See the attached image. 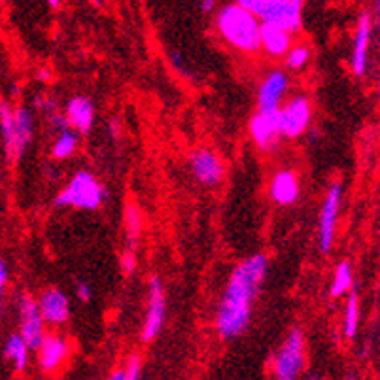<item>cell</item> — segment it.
I'll return each mask as SVG.
<instances>
[{
    "instance_id": "4dcf8cb0",
    "label": "cell",
    "mask_w": 380,
    "mask_h": 380,
    "mask_svg": "<svg viewBox=\"0 0 380 380\" xmlns=\"http://www.w3.org/2000/svg\"><path fill=\"white\" fill-rule=\"evenodd\" d=\"M8 278H10L8 265H6L4 259H0V299H2V295H4L6 286H8Z\"/></svg>"
},
{
    "instance_id": "e0dca14e",
    "label": "cell",
    "mask_w": 380,
    "mask_h": 380,
    "mask_svg": "<svg viewBox=\"0 0 380 380\" xmlns=\"http://www.w3.org/2000/svg\"><path fill=\"white\" fill-rule=\"evenodd\" d=\"M292 48V34L269 21L259 23V49L270 57H284Z\"/></svg>"
},
{
    "instance_id": "9c48e42d",
    "label": "cell",
    "mask_w": 380,
    "mask_h": 380,
    "mask_svg": "<svg viewBox=\"0 0 380 380\" xmlns=\"http://www.w3.org/2000/svg\"><path fill=\"white\" fill-rule=\"evenodd\" d=\"M44 325L46 322L40 314L38 303L34 301L31 295H23L19 299V335L23 337V341L31 350L38 349L40 342L44 339L46 335Z\"/></svg>"
},
{
    "instance_id": "83f0119b",
    "label": "cell",
    "mask_w": 380,
    "mask_h": 380,
    "mask_svg": "<svg viewBox=\"0 0 380 380\" xmlns=\"http://www.w3.org/2000/svg\"><path fill=\"white\" fill-rule=\"evenodd\" d=\"M140 357L136 356H131L129 357V362H127V367H125V377L123 380H138L140 379Z\"/></svg>"
},
{
    "instance_id": "4316f807",
    "label": "cell",
    "mask_w": 380,
    "mask_h": 380,
    "mask_svg": "<svg viewBox=\"0 0 380 380\" xmlns=\"http://www.w3.org/2000/svg\"><path fill=\"white\" fill-rule=\"evenodd\" d=\"M235 2H237L240 8L252 12L253 16L257 17H262V14L267 8V4H269V0H235Z\"/></svg>"
},
{
    "instance_id": "3957f363",
    "label": "cell",
    "mask_w": 380,
    "mask_h": 380,
    "mask_svg": "<svg viewBox=\"0 0 380 380\" xmlns=\"http://www.w3.org/2000/svg\"><path fill=\"white\" fill-rule=\"evenodd\" d=\"M108 197V191L103 183L97 180L89 170H78L72 176V180L66 183L55 199L53 206L57 208H79V210H99Z\"/></svg>"
},
{
    "instance_id": "5bb4252c",
    "label": "cell",
    "mask_w": 380,
    "mask_h": 380,
    "mask_svg": "<svg viewBox=\"0 0 380 380\" xmlns=\"http://www.w3.org/2000/svg\"><path fill=\"white\" fill-rule=\"evenodd\" d=\"M40 314L44 322L49 325H63L71 318V301L68 295L57 288H49L40 295L38 301Z\"/></svg>"
},
{
    "instance_id": "52a82bcc",
    "label": "cell",
    "mask_w": 380,
    "mask_h": 380,
    "mask_svg": "<svg viewBox=\"0 0 380 380\" xmlns=\"http://www.w3.org/2000/svg\"><path fill=\"white\" fill-rule=\"evenodd\" d=\"M303 6L305 0H269L259 19L277 25L290 34H295L303 27Z\"/></svg>"
},
{
    "instance_id": "8fae6325",
    "label": "cell",
    "mask_w": 380,
    "mask_h": 380,
    "mask_svg": "<svg viewBox=\"0 0 380 380\" xmlns=\"http://www.w3.org/2000/svg\"><path fill=\"white\" fill-rule=\"evenodd\" d=\"M290 89V78L284 71H273L263 78L257 91V110L273 112L284 103L286 93Z\"/></svg>"
},
{
    "instance_id": "5b68a950",
    "label": "cell",
    "mask_w": 380,
    "mask_h": 380,
    "mask_svg": "<svg viewBox=\"0 0 380 380\" xmlns=\"http://www.w3.org/2000/svg\"><path fill=\"white\" fill-rule=\"evenodd\" d=\"M310 119H312V106L305 95H297L290 99L288 103H282L278 108L280 136L286 138L301 136L309 129Z\"/></svg>"
},
{
    "instance_id": "d6a6232c",
    "label": "cell",
    "mask_w": 380,
    "mask_h": 380,
    "mask_svg": "<svg viewBox=\"0 0 380 380\" xmlns=\"http://www.w3.org/2000/svg\"><path fill=\"white\" fill-rule=\"evenodd\" d=\"M201 12L203 14H212L216 10V0H201Z\"/></svg>"
},
{
    "instance_id": "277c9868",
    "label": "cell",
    "mask_w": 380,
    "mask_h": 380,
    "mask_svg": "<svg viewBox=\"0 0 380 380\" xmlns=\"http://www.w3.org/2000/svg\"><path fill=\"white\" fill-rule=\"evenodd\" d=\"M305 367V335L293 327L275 356V379L297 380Z\"/></svg>"
},
{
    "instance_id": "4fadbf2b",
    "label": "cell",
    "mask_w": 380,
    "mask_h": 380,
    "mask_svg": "<svg viewBox=\"0 0 380 380\" xmlns=\"http://www.w3.org/2000/svg\"><path fill=\"white\" fill-rule=\"evenodd\" d=\"M250 135L253 142L262 150L269 151L277 146L280 138V125H278V110L255 112L250 119Z\"/></svg>"
},
{
    "instance_id": "ffe728a7",
    "label": "cell",
    "mask_w": 380,
    "mask_h": 380,
    "mask_svg": "<svg viewBox=\"0 0 380 380\" xmlns=\"http://www.w3.org/2000/svg\"><path fill=\"white\" fill-rule=\"evenodd\" d=\"M29 346L23 341L21 335H12L6 346H4V356L8 357L10 362H14L17 371H25L27 369V362H29Z\"/></svg>"
},
{
    "instance_id": "e575fe53",
    "label": "cell",
    "mask_w": 380,
    "mask_h": 380,
    "mask_svg": "<svg viewBox=\"0 0 380 380\" xmlns=\"http://www.w3.org/2000/svg\"><path fill=\"white\" fill-rule=\"evenodd\" d=\"M48 2L51 8H59L61 6V0H48Z\"/></svg>"
},
{
    "instance_id": "9a60e30c",
    "label": "cell",
    "mask_w": 380,
    "mask_h": 380,
    "mask_svg": "<svg viewBox=\"0 0 380 380\" xmlns=\"http://www.w3.org/2000/svg\"><path fill=\"white\" fill-rule=\"evenodd\" d=\"M36 350L40 367L46 372H55L68 357V342L61 335H44Z\"/></svg>"
},
{
    "instance_id": "7402d4cb",
    "label": "cell",
    "mask_w": 380,
    "mask_h": 380,
    "mask_svg": "<svg viewBox=\"0 0 380 380\" xmlns=\"http://www.w3.org/2000/svg\"><path fill=\"white\" fill-rule=\"evenodd\" d=\"M354 284V275H352V265L349 262H342L337 265L335 269V275H333V282H331V297H341L344 293L350 292V288Z\"/></svg>"
},
{
    "instance_id": "d590c367",
    "label": "cell",
    "mask_w": 380,
    "mask_h": 380,
    "mask_svg": "<svg viewBox=\"0 0 380 380\" xmlns=\"http://www.w3.org/2000/svg\"><path fill=\"white\" fill-rule=\"evenodd\" d=\"M91 2H93V4H95V6H99V8H101V6H103V0H91Z\"/></svg>"
},
{
    "instance_id": "7a4b0ae2",
    "label": "cell",
    "mask_w": 380,
    "mask_h": 380,
    "mask_svg": "<svg viewBox=\"0 0 380 380\" xmlns=\"http://www.w3.org/2000/svg\"><path fill=\"white\" fill-rule=\"evenodd\" d=\"M259 23L262 19L252 12L231 2L216 14V29L231 48L242 53L259 51Z\"/></svg>"
},
{
    "instance_id": "6da1fadb",
    "label": "cell",
    "mask_w": 380,
    "mask_h": 380,
    "mask_svg": "<svg viewBox=\"0 0 380 380\" xmlns=\"http://www.w3.org/2000/svg\"><path fill=\"white\" fill-rule=\"evenodd\" d=\"M269 273V259L255 253L240 262L231 273L216 309V329L223 339L240 337L252 322L253 303Z\"/></svg>"
},
{
    "instance_id": "d4e9b609",
    "label": "cell",
    "mask_w": 380,
    "mask_h": 380,
    "mask_svg": "<svg viewBox=\"0 0 380 380\" xmlns=\"http://www.w3.org/2000/svg\"><path fill=\"white\" fill-rule=\"evenodd\" d=\"M125 231L127 238L135 244L142 233V214L136 208L135 203H127L125 206Z\"/></svg>"
},
{
    "instance_id": "7c38bea8",
    "label": "cell",
    "mask_w": 380,
    "mask_h": 380,
    "mask_svg": "<svg viewBox=\"0 0 380 380\" xmlns=\"http://www.w3.org/2000/svg\"><path fill=\"white\" fill-rule=\"evenodd\" d=\"M372 34V23L371 16L364 12L359 19H357L356 34H354V44H352V59H350V66L356 76H365L367 72V64H369V44H371Z\"/></svg>"
},
{
    "instance_id": "f546056e",
    "label": "cell",
    "mask_w": 380,
    "mask_h": 380,
    "mask_svg": "<svg viewBox=\"0 0 380 380\" xmlns=\"http://www.w3.org/2000/svg\"><path fill=\"white\" fill-rule=\"evenodd\" d=\"M76 295H78L79 301L89 303L91 301V295H93V292H91V286H89L88 282H79V284L76 286Z\"/></svg>"
},
{
    "instance_id": "8d00e7d4",
    "label": "cell",
    "mask_w": 380,
    "mask_h": 380,
    "mask_svg": "<svg viewBox=\"0 0 380 380\" xmlns=\"http://www.w3.org/2000/svg\"><path fill=\"white\" fill-rule=\"evenodd\" d=\"M0 2H2V0H0Z\"/></svg>"
},
{
    "instance_id": "1f68e13d",
    "label": "cell",
    "mask_w": 380,
    "mask_h": 380,
    "mask_svg": "<svg viewBox=\"0 0 380 380\" xmlns=\"http://www.w3.org/2000/svg\"><path fill=\"white\" fill-rule=\"evenodd\" d=\"M51 125L55 129L57 133H61L64 129H68V121L64 118V114H51Z\"/></svg>"
},
{
    "instance_id": "603a6c76",
    "label": "cell",
    "mask_w": 380,
    "mask_h": 380,
    "mask_svg": "<svg viewBox=\"0 0 380 380\" xmlns=\"http://www.w3.org/2000/svg\"><path fill=\"white\" fill-rule=\"evenodd\" d=\"M0 135L6 148V155L12 159L14 146V108L8 103H0Z\"/></svg>"
},
{
    "instance_id": "836d02e7",
    "label": "cell",
    "mask_w": 380,
    "mask_h": 380,
    "mask_svg": "<svg viewBox=\"0 0 380 380\" xmlns=\"http://www.w3.org/2000/svg\"><path fill=\"white\" fill-rule=\"evenodd\" d=\"M123 377H125V369L123 371H116L108 380H123Z\"/></svg>"
},
{
    "instance_id": "30bf717a",
    "label": "cell",
    "mask_w": 380,
    "mask_h": 380,
    "mask_svg": "<svg viewBox=\"0 0 380 380\" xmlns=\"http://www.w3.org/2000/svg\"><path fill=\"white\" fill-rule=\"evenodd\" d=\"M190 166L195 180L203 186H208V188H214L218 183H222L223 175H225L222 157L208 148L193 151L190 155Z\"/></svg>"
},
{
    "instance_id": "8992f818",
    "label": "cell",
    "mask_w": 380,
    "mask_h": 380,
    "mask_svg": "<svg viewBox=\"0 0 380 380\" xmlns=\"http://www.w3.org/2000/svg\"><path fill=\"white\" fill-rule=\"evenodd\" d=\"M341 205L342 183L335 182L331 183V188L327 190L324 205H322V212H320V223H318V240H320V250H322V253L331 252Z\"/></svg>"
},
{
    "instance_id": "d6986e66",
    "label": "cell",
    "mask_w": 380,
    "mask_h": 380,
    "mask_svg": "<svg viewBox=\"0 0 380 380\" xmlns=\"http://www.w3.org/2000/svg\"><path fill=\"white\" fill-rule=\"evenodd\" d=\"M34 135V119L31 110L27 108H16L14 110V146H12V159L23 157V153L29 148V144Z\"/></svg>"
},
{
    "instance_id": "484cf974",
    "label": "cell",
    "mask_w": 380,
    "mask_h": 380,
    "mask_svg": "<svg viewBox=\"0 0 380 380\" xmlns=\"http://www.w3.org/2000/svg\"><path fill=\"white\" fill-rule=\"evenodd\" d=\"M310 48L309 46H305V44H297V46H292V48L288 49V53H286V64H288V68H292V71H301L305 68L310 61Z\"/></svg>"
},
{
    "instance_id": "ba28073f",
    "label": "cell",
    "mask_w": 380,
    "mask_h": 380,
    "mask_svg": "<svg viewBox=\"0 0 380 380\" xmlns=\"http://www.w3.org/2000/svg\"><path fill=\"white\" fill-rule=\"evenodd\" d=\"M166 316V303H165V290L157 277L150 278L148 286V310H146V320L142 325V341L150 342L157 337Z\"/></svg>"
},
{
    "instance_id": "f1b7e54d",
    "label": "cell",
    "mask_w": 380,
    "mask_h": 380,
    "mask_svg": "<svg viewBox=\"0 0 380 380\" xmlns=\"http://www.w3.org/2000/svg\"><path fill=\"white\" fill-rule=\"evenodd\" d=\"M121 269H123V273H125V275H131V273L136 269L135 252H133L131 248H129V250H125V253L121 255Z\"/></svg>"
},
{
    "instance_id": "cb8c5ba5",
    "label": "cell",
    "mask_w": 380,
    "mask_h": 380,
    "mask_svg": "<svg viewBox=\"0 0 380 380\" xmlns=\"http://www.w3.org/2000/svg\"><path fill=\"white\" fill-rule=\"evenodd\" d=\"M357 325H359V297L356 292H352L349 295L346 301V310H344V325L342 331L346 339H354L357 333Z\"/></svg>"
},
{
    "instance_id": "ac0fdd59",
    "label": "cell",
    "mask_w": 380,
    "mask_h": 380,
    "mask_svg": "<svg viewBox=\"0 0 380 380\" xmlns=\"http://www.w3.org/2000/svg\"><path fill=\"white\" fill-rule=\"evenodd\" d=\"M64 118L68 121L71 129H74L76 133H89L93 121H95V108L89 101L88 97H72L71 101L66 103V112Z\"/></svg>"
},
{
    "instance_id": "44dd1931",
    "label": "cell",
    "mask_w": 380,
    "mask_h": 380,
    "mask_svg": "<svg viewBox=\"0 0 380 380\" xmlns=\"http://www.w3.org/2000/svg\"><path fill=\"white\" fill-rule=\"evenodd\" d=\"M76 148H78V133L68 127L61 131L55 138V142L51 146V155L55 159H68L74 155Z\"/></svg>"
},
{
    "instance_id": "2e32d148",
    "label": "cell",
    "mask_w": 380,
    "mask_h": 380,
    "mask_svg": "<svg viewBox=\"0 0 380 380\" xmlns=\"http://www.w3.org/2000/svg\"><path fill=\"white\" fill-rule=\"evenodd\" d=\"M269 193L277 205H293L299 199V193H301V186H299V178L295 175V170H290V168L278 170L270 180Z\"/></svg>"
}]
</instances>
